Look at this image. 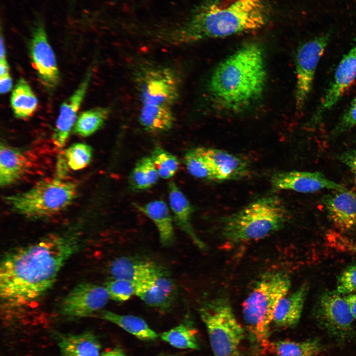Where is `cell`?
I'll return each mask as SVG.
<instances>
[{
  "label": "cell",
  "mask_w": 356,
  "mask_h": 356,
  "mask_svg": "<svg viewBox=\"0 0 356 356\" xmlns=\"http://www.w3.org/2000/svg\"><path fill=\"white\" fill-rule=\"evenodd\" d=\"M79 233L47 235L5 253L0 266V296L4 307L27 306L46 294L64 265L82 247L84 241Z\"/></svg>",
  "instance_id": "1"
},
{
  "label": "cell",
  "mask_w": 356,
  "mask_h": 356,
  "mask_svg": "<svg viewBox=\"0 0 356 356\" xmlns=\"http://www.w3.org/2000/svg\"><path fill=\"white\" fill-rule=\"evenodd\" d=\"M269 10L265 0H225L203 3L181 23L162 32L171 44L203 40L253 32L265 27Z\"/></svg>",
  "instance_id": "2"
},
{
  "label": "cell",
  "mask_w": 356,
  "mask_h": 356,
  "mask_svg": "<svg viewBox=\"0 0 356 356\" xmlns=\"http://www.w3.org/2000/svg\"><path fill=\"white\" fill-rule=\"evenodd\" d=\"M264 55L260 45L249 43L218 64L208 84L210 98L215 107L237 113L249 108L261 98L267 83Z\"/></svg>",
  "instance_id": "3"
},
{
  "label": "cell",
  "mask_w": 356,
  "mask_h": 356,
  "mask_svg": "<svg viewBox=\"0 0 356 356\" xmlns=\"http://www.w3.org/2000/svg\"><path fill=\"white\" fill-rule=\"evenodd\" d=\"M290 218L279 197L267 196L223 218L220 232L225 241L232 244L261 239L283 228Z\"/></svg>",
  "instance_id": "4"
},
{
  "label": "cell",
  "mask_w": 356,
  "mask_h": 356,
  "mask_svg": "<svg viewBox=\"0 0 356 356\" xmlns=\"http://www.w3.org/2000/svg\"><path fill=\"white\" fill-rule=\"evenodd\" d=\"M289 276L280 270L263 274L244 301L242 313L253 340L264 350H269V326L279 301L288 293Z\"/></svg>",
  "instance_id": "5"
},
{
  "label": "cell",
  "mask_w": 356,
  "mask_h": 356,
  "mask_svg": "<svg viewBox=\"0 0 356 356\" xmlns=\"http://www.w3.org/2000/svg\"><path fill=\"white\" fill-rule=\"evenodd\" d=\"M77 184L58 177L43 180L29 190L9 195L5 201L15 212L32 219L58 214L69 206L77 196Z\"/></svg>",
  "instance_id": "6"
},
{
  "label": "cell",
  "mask_w": 356,
  "mask_h": 356,
  "mask_svg": "<svg viewBox=\"0 0 356 356\" xmlns=\"http://www.w3.org/2000/svg\"><path fill=\"white\" fill-rule=\"evenodd\" d=\"M199 312L214 356H240L239 347L244 329L229 301L225 297H216L207 302Z\"/></svg>",
  "instance_id": "7"
},
{
  "label": "cell",
  "mask_w": 356,
  "mask_h": 356,
  "mask_svg": "<svg viewBox=\"0 0 356 356\" xmlns=\"http://www.w3.org/2000/svg\"><path fill=\"white\" fill-rule=\"evenodd\" d=\"M137 80L141 105L172 107L179 97V78L170 67H149L138 76Z\"/></svg>",
  "instance_id": "8"
},
{
  "label": "cell",
  "mask_w": 356,
  "mask_h": 356,
  "mask_svg": "<svg viewBox=\"0 0 356 356\" xmlns=\"http://www.w3.org/2000/svg\"><path fill=\"white\" fill-rule=\"evenodd\" d=\"M110 299L105 286L83 282L63 298L59 304V312L70 319L90 316L101 311Z\"/></svg>",
  "instance_id": "9"
},
{
  "label": "cell",
  "mask_w": 356,
  "mask_h": 356,
  "mask_svg": "<svg viewBox=\"0 0 356 356\" xmlns=\"http://www.w3.org/2000/svg\"><path fill=\"white\" fill-rule=\"evenodd\" d=\"M328 42V35L319 36L303 44L298 50L295 94L297 109L303 106L312 90L317 66Z\"/></svg>",
  "instance_id": "10"
},
{
  "label": "cell",
  "mask_w": 356,
  "mask_h": 356,
  "mask_svg": "<svg viewBox=\"0 0 356 356\" xmlns=\"http://www.w3.org/2000/svg\"><path fill=\"white\" fill-rule=\"evenodd\" d=\"M315 313L320 324L333 336L345 339L352 336L354 318L341 294L336 291L323 293L318 301Z\"/></svg>",
  "instance_id": "11"
},
{
  "label": "cell",
  "mask_w": 356,
  "mask_h": 356,
  "mask_svg": "<svg viewBox=\"0 0 356 356\" xmlns=\"http://www.w3.org/2000/svg\"><path fill=\"white\" fill-rule=\"evenodd\" d=\"M29 53L33 67L42 83L49 89L59 82V70L53 50L44 25L34 28L29 43Z\"/></svg>",
  "instance_id": "12"
},
{
  "label": "cell",
  "mask_w": 356,
  "mask_h": 356,
  "mask_svg": "<svg viewBox=\"0 0 356 356\" xmlns=\"http://www.w3.org/2000/svg\"><path fill=\"white\" fill-rule=\"evenodd\" d=\"M135 295L147 305L165 310L174 303L177 288L170 275L156 265L149 276L135 283Z\"/></svg>",
  "instance_id": "13"
},
{
  "label": "cell",
  "mask_w": 356,
  "mask_h": 356,
  "mask_svg": "<svg viewBox=\"0 0 356 356\" xmlns=\"http://www.w3.org/2000/svg\"><path fill=\"white\" fill-rule=\"evenodd\" d=\"M270 183L275 190H290L301 193H312L323 189L346 190L343 185L328 179L317 172H277L272 176Z\"/></svg>",
  "instance_id": "14"
},
{
  "label": "cell",
  "mask_w": 356,
  "mask_h": 356,
  "mask_svg": "<svg viewBox=\"0 0 356 356\" xmlns=\"http://www.w3.org/2000/svg\"><path fill=\"white\" fill-rule=\"evenodd\" d=\"M88 73L73 93L61 104L52 135L53 144L58 148L63 147L76 122L78 112L85 96L90 79Z\"/></svg>",
  "instance_id": "15"
},
{
  "label": "cell",
  "mask_w": 356,
  "mask_h": 356,
  "mask_svg": "<svg viewBox=\"0 0 356 356\" xmlns=\"http://www.w3.org/2000/svg\"><path fill=\"white\" fill-rule=\"evenodd\" d=\"M356 79V44L343 57L323 97L320 111L332 108Z\"/></svg>",
  "instance_id": "16"
},
{
  "label": "cell",
  "mask_w": 356,
  "mask_h": 356,
  "mask_svg": "<svg viewBox=\"0 0 356 356\" xmlns=\"http://www.w3.org/2000/svg\"><path fill=\"white\" fill-rule=\"evenodd\" d=\"M329 218L335 226L342 231L356 226V196L347 191L336 190L323 200Z\"/></svg>",
  "instance_id": "17"
},
{
  "label": "cell",
  "mask_w": 356,
  "mask_h": 356,
  "mask_svg": "<svg viewBox=\"0 0 356 356\" xmlns=\"http://www.w3.org/2000/svg\"><path fill=\"white\" fill-rule=\"evenodd\" d=\"M309 291V284L303 283L279 302L275 310L272 323L280 328L295 326L300 320Z\"/></svg>",
  "instance_id": "18"
},
{
  "label": "cell",
  "mask_w": 356,
  "mask_h": 356,
  "mask_svg": "<svg viewBox=\"0 0 356 356\" xmlns=\"http://www.w3.org/2000/svg\"><path fill=\"white\" fill-rule=\"evenodd\" d=\"M200 148L222 180L241 178L248 173L249 164L240 157L218 149Z\"/></svg>",
  "instance_id": "19"
},
{
  "label": "cell",
  "mask_w": 356,
  "mask_h": 356,
  "mask_svg": "<svg viewBox=\"0 0 356 356\" xmlns=\"http://www.w3.org/2000/svg\"><path fill=\"white\" fill-rule=\"evenodd\" d=\"M168 191L169 204L175 222L194 244L200 248H204L205 245L195 233L191 223L193 208L188 199L174 181L169 182Z\"/></svg>",
  "instance_id": "20"
},
{
  "label": "cell",
  "mask_w": 356,
  "mask_h": 356,
  "mask_svg": "<svg viewBox=\"0 0 356 356\" xmlns=\"http://www.w3.org/2000/svg\"><path fill=\"white\" fill-rule=\"evenodd\" d=\"M29 162L24 152L4 143L0 146V184L6 186L20 179L27 172Z\"/></svg>",
  "instance_id": "21"
},
{
  "label": "cell",
  "mask_w": 356,
  "mask_h": 356,
  "mask_svg": "<svg viewBox=\"0 0 356 356\" xmlns=\"http://www.w3.org/2000/svg\"><path fill=\"white\" fill-rule=\"evenodd\" d=\"M58 345L62 356H100L101 345L91 332L60 335Z\"/></svg>",
  "instance_id": "22"
},
{
  "label": "cell",
  "mask_w": 356,
  "mask_h": 356,
  "mask_svg": "<svg viewBox=\"0 0 356 356\" xmlns=\"http://www.w3.org/2000/svg\"><path fill=\"white\" fill-rule=\"evenodd\" d=\"M137 209L149 218L155 225L161 242L169 245L174 239L173 219L167 204L156 200L143 205H136Z\"/></svg>",
  "instance_id": "23"
},
{
  "label": "cell",
  "mask_w": 356,
  "mask_h": 356,
  "mask_svg": "<svg viewBox=\"0 0 356 356\" xmlns=\"http://www.w3.org/2000/svg\"><path fill=\"white\" fill-rule=\"evenodd\" d=\"M156 266L151 262L122 257L112 263L110 271L113 279H125L136 283L149 276Z\"/></svg>",
  "instance_id": "24"
},
{
  "label": "cell",
  "mask_w": 356,
  "mask_h": 356,
  "mask_svg": "<svg viewBox=\"0 0 356 356\" xmlns=\"http://www.w3.org/2000/svg\"><path fill=\"white\" fill-rule=\"evenodd\" d=\"M138 118L143 128L153 133L170 130L175 120L172 107L153 105H141Z\"/></svg>",
  "instance_id": "25"
},
{
  "label": "cell",
  "mask_w": 356,
  "mask_h": 356,
  "mask_svg": "<svg viewBox=\"0 0 356 356\" xmlns=\"http://www.w3.org/2000/svg\"><path fill=\"white\" fill-rule=\"evenodd\" d=\"M98 312L100 318L118 325L138 339L151 341L158 337L157 333L139 317L118 314L106 310H101Z\"/></svg>",
  "instance_id": "26"
},
{
  "label": "cell",
  "mask_w": 356,
  "mask_h": 356,
  "mask_svg": "<svg viewBox=\"0 0 356 356\" xmlns=\"http://www.w3.org/2000/svg\"><path fill=\"white\" fill-rule=\"evenodd\" d=\"M10 104L15 117L18 119L29 118L36 112L38 99L24 79H19L15 86L10 96Z\"/></svg>",
  "instance_id": "27"
},
{
  "label": "cell",
  "mask_w": 356,
  "mask_h": 356,
  "mask_svg": "<svg viewBox=\"0 0 356 356\" xmlns=\"http://www.w3.org/2000/svg\"><path fill=\"white\" fill-rule=\"evenodd\" d=\"M184 163L188 173L196 178L208 180H222L200 147L188 150L184 156Z\"/></svg>",
  "instance_id": "28"
},
{
  "label": "cell",
  "mask_w": 356,
  "mask_h": 356,
  "mask_svg": "<svg viewBox=\"0 0 356 356\" xmlns=\"http://www.w3.org/2000/svg\"><path fill=\"white\" fill-rule=\"evenodd\" d=\"M159 176L150 156L140 158L136 163L129 177V183L134 190L147 189L157 181Z\"/></svg>",
  "instance_id": "29"
},
{
  "label": "cell",
  "mask_w": 356,
  "mask_h": 356,
  "mask_svg": "<svg viewBox=\"0 0 356 356\" xmlns=\"http://www.w3.org/2000/svg\"><path fill=\"white\" fill-rule=\"evenodd\" d=\"M110 111L107 107H97L82 112L78 116L73 132L83 137L92 134L103 126Z\"/></svg>",
  "instance_id": "30"
},
{
  "label": "cell",
  "mask_w": 356,
  "mask_h": 356,
  "mask_svg": "<svg viewBox=\"0 0 356 356\" xmlns=\"http://www.w3.org/2000/svg\"><path fill=\"white\" fill-rule=\"evenodd\" d=\"M321 349L320 343L315 339L301 342L280 340L270 343L269 349L276 356H316Z\"/></svg>",
  "instance_id": "31"
},
{
  "label": "cell",
  "mask_w": 356,
  "mask_h": 356,
  "mask_svg": "<svg viewBox=\"0 0 356 356\" xmlns=\"http://www.w3.org/2000/svg\"><path fill=\"white\" fill-rule=\"evenodd\" d=\"M160 337L163 341L178 349H199L196 332L188 324H180L161 333Z\"/></svg>",
  "instance_id": "32"
},
{
  "label": "cell",
  "mask_w": 356,
  "mask_h": 356,
  "mask_svg": "<svg viewBox=\"0 0 356 356\" xmlns=\"http://www.w3.org/2000/svg\"><path fill=\"white\" fill-rule=\"evenodd\" d=\"M150 157L161 178L168 179L173 177L178 169L179 162L177 157L161 147L154 148Z\"/></svg>",
  "instance_id": "33"
},
{
  "label": "cell",
  "mask_w": 356,
  "mask_h": 356,
  "mask_svg": "<svg viewBox=\"0 0 356 356\" xmlns=\"http://www.w3.org/2000/svg\"><path fill=\"white\" fill-rule=\"evenodd\" d=\"M64 155L69 167L73 170H79L89 164L92 156V149L86 143H76L66 149Z\"/></svg>",
  "instance_id": "34"
},
{
  "label": "cell",
  "mask_w": 356,
  "mask_h": 356,
  "mask_svg": "<svg viewBox=\"0 0 356 356\" xmlns=\"http://www.w3.org/2000/svg\"><path fill=\"white\" fill-rule=\"evenodd\" d=\"M110 299L116 301H125L135 294V283L130 280L113 279L105 285Z\"/></svg>",
  "instance_id": "35"
},
{
  "label": "cell",
  "mask_w": 356,
  "mask_h": 356,
  "mask_svg": "<svg viewBox=\"0 0 356 356\" xmlns=\"http://www.w3.org/2000/svg\"><path fill=\"white\" fill-rule=\"evenodd\" d=\"M356 291V264L346 268L339 275L337 282L336 292L349 294Z\"/></svg>",
  "instance_id": "36"
},
{
  "label": "cell",
  "mask_w": 356,
  "mask_h": 356,
  "mask_svg": "<svg viewBox=\"0 0 356 356\" xmlns=\"http://www.w3.org/2000/svg\"><path fill=\"white\" fill-rule=\"evenodd\" d=\"M355 127H356V96L338 123L334 130V134H338Z\"/></svg>",
  "instance_id": "37"
},
{
  "label": "cell",
  "mask_w": 356,
  "mask_h": 356,
  "mask_svg": "<svg viewBox=\"0 0 356 356\" xmlns=\"http://www.w3.org/2000/svg\"><path fill=\"white\" fill-rule=\"evenodd\" d=\"M339 158L356 176V150L347 151L342 153Z\"/></svg>",
  "instance_id": "38"
},
{
  "label": "cell",
  "mask_w": 356,
  "mask_h": 356,
  "mask_svg": "<svg viewBox=\"0 0 356 356\" xmlns=\"http://www.w3.org/2000/svg\"><path fill=\"white\" fill-rule=\"evenodd\" d=\"M12 87V78L9 73L0 76V91L1 94L9 91Z\"/></svg>",
  "instance_id": "39"
},
{
  "label": "cell",
  "mask_w": 356,
  "mask_h": 356,
  "mask_svg": "<svg viewBox=\"0 0 356 356\" xmlns=\"http://www.w3.org/2000/svg\"><path fill=\"white\" fill-rule=\"evenodd\" d=\"M354 319H356V293H352L344 296Z\"/></svg>",
  "instance_id": "40"
},
{
  "label": "cell",
  "mask_w": 356,
  "mask_h": 356,
  "mask_svg": "<svg viewBox=\"0 0 356 356\" xmlns=\"http://www.w3.org/2000/svg\"><path fill=\"white\" fill-rule=\"evenodd\" d=\"M100 356H125V355L122 350L115 348L101 355Z\"/></svg>",
  "instance_id": "41"
},
{
  "label": "cell",
  "mask_w": 356,
  "mask_h": 356,
  "mask_svg": "<svg viewBox=\"0 0 356 356\" xmlns=\"http://www.w3.org/2000/svg\"><path fill=\"white\" fill-rule=\"evenodd\" d=\"M9 67L7 61H0V76L9 73Z\"/></svg>",
  "instance_id": "42"
},
{
  "label": "cell",
  "mask_w": 356,
  "mask_h": 356,
  "mask_svg": "<svg viewBox=\"0 0 356 356\" xmlns=\"http://www.w3.org/2000/svg\"><path fill=\"white\" fill-rule=\"evenodd\" d=\"M6 50L4 44V42L2 36L0 37V61H6Z\"/></svg>",
  "instance_id": "43"
},
{
  "label": "cell",
  "mask_w": 356,
  "mask_h": 356,
  "mask_svg": "<svg viewBox=\"0 0 356 356\" xmlns=\"http://www.w3.org/2000/svg\"><path fill=\"white\" fill-rule=\"evenodd\" d=\"M156 356H176L175 354H161Z\"/></svg>",
  "instance_id": "44"
}]
</instances>
